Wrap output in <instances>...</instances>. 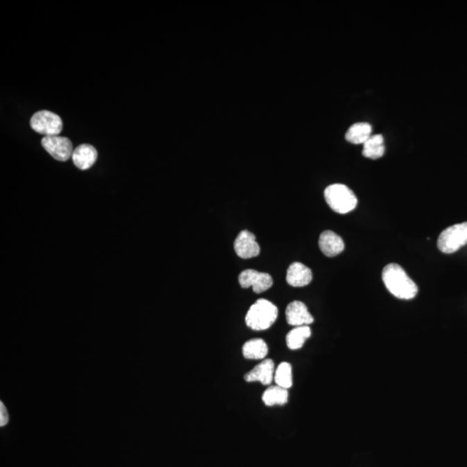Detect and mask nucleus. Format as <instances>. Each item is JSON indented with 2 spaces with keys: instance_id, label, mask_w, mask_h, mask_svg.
Listing matches in <instances>:
<instances>
[{
  "instance_id": "nucleus-15",
  "label": "nucleus",
  "mask_w": 467,
  "mask_h": 467,
  "mask_svg": "<svg viewBox=\"0 0 467 467\" xmlns=\"http://www.w3.org/2000/svg\"><path fill=\"white\" fill-rule=\"evenodd\" d=\"M269 353V347L264 340L255 339L249 340L242 347V354L247 359L261 360L264 359Z\"/></svg>"
},
{
  "instance_id": "nucleus-13",
  "label": "nucleus",
  "mask_w": 467,
  "mask_h": 467,
  "mask_svg": "<svg viewBox=\"0 0 467 467\" xmlns=\"http://www.w3.org/2000/svg\"><path fill=\"white\" fill-rule=\"evenodd\" d=\"M97 151L89 144L77 146L72 154L74 164L80 170L85 171L94 166L97 160Z\"/></svg>"
},
{
  "instance_id": "nucleus-8",
  "label": "nucleus",
  "mask_w": 467,
  "mask_h": 467,
  "mask_svg": "<svg viewBox=\"0 0 467 467\" xmlns=\"http://www.w3.org/2000/svg\"><path fill=\"white\" fill-rule=\"evenodd\" d=\"M234 248L237 255L242 259L254 258L261 251L255 235L248 230H242L239 233L235 239Z\"/></svg>"
},
{
  "instance_id": "nucleus-9",
  "label": "nucleus",
  "mask_w": 467,
  "mask_h": 467,
  "mask_svg": "<svg viewBox=\"0 0 467 467\" xmlns=\"http://www.w3.org/2000/svg\"><path fill=\"white\" fill-rule=\"evenodd\" d=\"M286 319L287 323L294 328L309 325L314 321V319L309 312L307 305L300 301H293L287 305Z\"/></svg>"
},
{
  "instance_id": "nucleus-2",
  "label": "nucleus",
  "mask_w": 467,
  "mask_h": 467,
  "mask_svg": "<svg viewBox=\"0 0 467 467\" xmlns=\"http://www.w3.org/2000/svg\"><path fill=\"white\" fill-rule=\"evenodd\" d=\"M278 317V308L272 302L260 298L249 308L246 315V324L255 331H264L271 328Z\"/></svg>"
},
{
  "instance_id": "nucleus-7",
  "label": "nucleus",
  "mask_w": 467,
  "mask_h": 467,
  "mask_svg": "<svg viewBox=\"0 0 467 467\" xmlns=\"http://www.w3.org/2000/svg\"><path fill=\"white\" fill-rule=\"evenodd\" d=\"M239 283L242 289L252 287L255 293L261 294L273 286V280L269 273L247 269L239 275Z\"/></svg>"
},
{
  "instance_id": "nucleus-17",
  "label": "nucleus",
  "mask_w": 467,
  "mask_h": 467,
  "mask_svg": "<svg viewBox=\"0 0 467 467\" xmlns=\"http://www.w3.org/2000/svg\"><path fill=\"white\" fill-rule=\"evenodd\" d=\"M312 335L311 328L309 325L298 326L287 335V346L290 350H296L302 348L307 340Z\"/></svg>"
},
{
  "instance_id": "nucleus-4",
  "label": "nucleus",
  "mask_w": 467,
  "mask_h": 467,
  "mask_svg": "<svg viewBox=\"0 0 467 467\" xmlns=\"http://www.w3.org/2000/svg\"><path fill=\"white\" fill-rule=\"evenodd\" d=\"M467 244V222L448 227L438 238V248L445 254H452Z\"/></svg>"
},
{
  "instance_id": "nucleus-16",
  "label": "nucleus",
  "mask_w": 467,
  "mask_h": 467,
  "mask_svg": "<svg viewBox=\"0 0 467 467\" xmlns=\"http://www.w3.org/2000/svg\"><path fill=\"white\" fill-rule=\"evenodd\" d=\"M363 146L362 153L368 159L377 160L384 155V136L381 135H371V138Z\"/></svg>"
},
{
  "instance_id": "nucleus-11",
  "label": "nucleus",
  "mask_w": 467,
  "mask_h": 467,
  "mask_svg": "<svg viewBox=\"0 0 467 467\" xmlns=\"http://www.w3.org/2000/svg\"><path fill=\"white\" fill-rule=\"evenodd\" d=\"M319 246L323 254L328 257H334L341 254L345 249V242L343 239L331 230H326L321 233L319 237Z\"/></svg>"
},
{
  "instance_id": "nucleus-18",
  "label": "nucleus",
  "mask_w": 467,
  "mask_h": 467,
  "mask_svg": "<svg viewBox=\"0 0 467 467\" xmlns=\"http://www.w3.org/2000/svg\"><path fill=\"white\" fill-rule=\"evenodd\" d=\"M262 401L266 406L285 405L289 402V391L280 386H271L263 393Z\"/></svg>"
},
{
  "instance_id": "nucleus-20",
  "label": "nucleus",
  "mask_w": 467,
  "mask_h": 467,
  "mask_svg": "<svg viewBox=\"0 0 467 467\" xmlns=\"http://www.w3.org/2000/svg\"><path fill=\"white\" fill-rule=\"evenodd\" d=\"M9 423V414L7 412L6 406L0 402V427L6 426Z\"/></svg>"
},
{
  "instance_id": "nucleus-6",
  "label": "nucleus",
  "mask_w": 467,
  "mask_h": 467,
  "mask_svg": "<svg viewBox=\"0 0 467 467\" xmlns=\"http://www.w3.org/2000/svg\"><path fill=\"white\" fill-rule=\"evenodd\" d=\"M42 146L55 160L65 162L72 158V142L66 137L59 135L44 137Z\"/></svg>"
},
{
  "instance_id": "nucleus-12",
  "label": "nucleus",
  "mask_w": 467,
  "mask_h": 467,
  "mask_svg": "<svg viewBox=\"0 0 467 467\" xmlns=\"http://www.w3.org/2000/svg\"><path fill=\"white\" fill-rule=\"evenodd\" d=\"M312 280V270L300 262H294L287 272V282L294 287L309 285Z\"/></svg>"
},
{
  "instance_id": "nucleus-5",
  "label": "nucleus",
  "mask_w": 467,
  "mask_h": 467,
  "mask_svg": "<svg viewBox=\"0 0 467 467\" xmlns=\"http://www.w3.org/2000/svg\"><path fill=\"white\" fill-rule=\"evenodd\" d=\"M31 128L44 137L59 135L62 130V119L59 115L47 110L37 112L31 117Z\"/></svg>"
},
{
  "instance_id": "nucleus-19",
  "label": "nucleus",
  "mask_w": 467,
  "mask_h": 467,
  "mask_svg": "<svg viewBox=\"0 0 467 467\" xmlns=\"http://www.w3.org/2000/svg\"><path fill=\"white\" fill-rule=\"evenodd\" d=\"M275 380L276 385L280 387L289 389L293 385L292 366L287 362H284L277 367L275 373Z\"/></svg>"
},
{
  "instance_id": "nucleus-1",
  "label": "nucleus",
  "mask_w": 467,
  "mask_h": 467,
  "mask_svg": "<svg viewBox=\"0 0 467 467\" xmlns=\"http://www.w3.org/2000/svg\"><path fill=\"white\" fill-rule=\"evenodd\" d=\"M382 282L392 295L400 300H412L416 296L418 287L401 266L391 263L382 273Z\"/></svg>"
},
{
  "instance_id": "nucleus-14",
  "label": "nucleus",
  "mask_w": 467,
  "mask_h": 467,
  "mask_svg": "<svg viewBox=\"0 0 467 467\" xmlns=\"http://www.w3.org/2000/svg\"><path fill=\"white\" fill-rule=\"evenodd\" d=\"M372 135V126L367 122L356 123L350 126L348 131L346 133L347 142L359 145L364 144L371 138Z\"/></svg>"
},
{
  "instance_id": "nucleus-10",
  "label": "nucleus",
  "mask_w": 467,
  "mask_h": 467,
  "mask_svg": "<svg viewBox=\"0 0 467 467\" xmlns=\"http://www.w3.org/2000/svg\"><path fill=\"white\" fill-rule=\"evenodd\" d=\"M275 363L272 359H264L261 364L256 365L252 371L248 372L245 375L244 379L246 382H261L263 385L271 384L273 379H275Z\"/></svg>"
},
{
  "instance_id": "nucleus-3",
  "label": "nucleus",
  "mask_w": 467,
  "mask_h": 467,
  "mask_svg": "<svg viewBox=\"0 0 467 467\" xmlns=\"http://www.w3.org/2000/svg\"><path fill=\"white\" fill-rule=\"evenodd\" d=\"M325 198L330 208L339 214L353 212L357 205V196L349 187L342 184L328 186L325 191Z\"/></svg>"
}]
</instances>
